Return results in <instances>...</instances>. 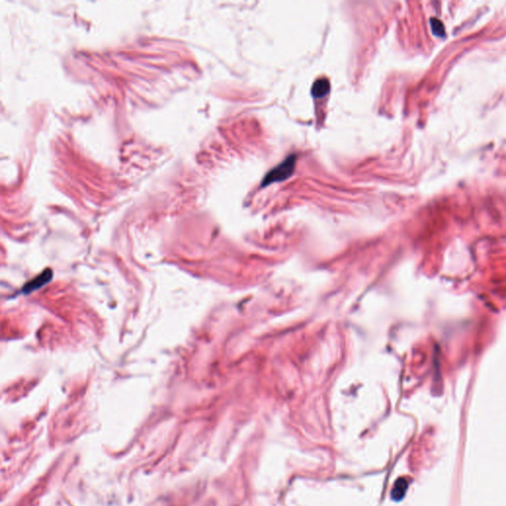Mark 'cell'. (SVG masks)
Wrapping results in <instances>:
<instances>
[{
    "label": "cell",
    "instance_id": "cell-4",
    "mask_svg": "<svg viewBox=\"0 0 506 506\" xmlns=\"http://www.w3.org/2000/svg\"><path fill=\"white\" fill-rule=\"evenodd\" d=\"M51 278H52V272L51 271H46L41 276H39L37 279H34L32 282L28 283L24 290L27 291L28 293H30L32 291H34V290L42 287L43 285H45L47 282H49V280Z\"/></svg>",
    "mask_w": 506,
    "mask_h": 506
},
{
    "label": "cell",
    "instance_id": "cell-5",
    "mask_svg": "<svg viewBox=\"0 0 506 506\" xmlns=\"http://www.w3.org/2000/svg\"><path fill=\"white\" fill-rule=\"evenodd\" d=\"M431 23H432V24H431V27H432L433 32H434L435 34L440 35V36H442V35L444 34V28H443V26H442V23H441L439 20H437V19H432V20H431Z\"/></svg>",
    "mask_w": 506,
    "mask_h": 506
},
{
    "label": "cell",
    "instance_id": "cell-3",
    "mask_svg": "<svg viewBox=\"0 0 506 506\" xmlns=\"http://www.w3.org/2000/svg\"><path fill=\"white\" fill-rule=\"evenodd\" d=\"M329 81H328L327 78H322V79H318L314 85H313V88H312V94L314 95V97L316 98H321V97H324L326 96L329 91Z\"/></svg>",
    "mask_w": 506,
    "mask_h": 506
},
{
    "label": "cell",
    "instance_id": "cell-2",
    "mask_svg": "<svg viewBox=\"0 0 506 506\" xmlns=\"http://www.w3.org/2000/svg\"><path fill=\"white\" fill-rule=\"evenodd\" d=\"M408 487H409V482L406 478L401 477V478L397 479L393 485V488L391 491V497L394 500H400L404 496V494L408 490Z\"/></svg>",
    "mask_w": 506,
    "mask_h": 506
},
{
    "label": "cell",
    "instance_id": "cell-1",
    "mask_svg": "<svg viewBox=\"0 0 506 506\" xmlns=\"http://www.w3.org/2000/svg\"><path fill=\"white\" fill-rule=\"evenodd\" d=\"M295 164H296V156L295 155L289 156L277 167L272 169L264 177L262 180V186H267L269 184L280 182L289 178L295 170Z\"/></svg>",
    "mask_w": 506,
    "mask_h": 506
}]
</instances>
